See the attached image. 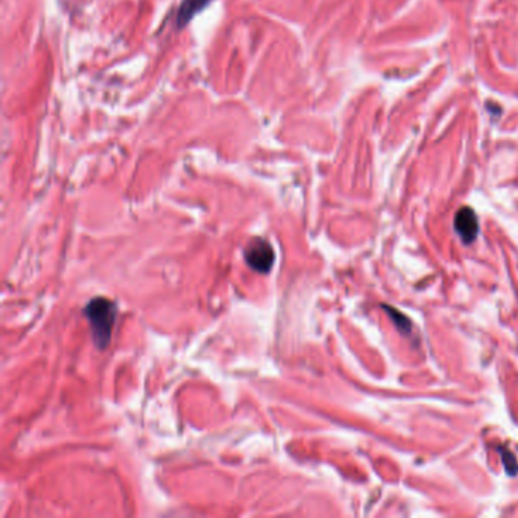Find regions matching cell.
Listing matches in <instances>:
<instances>
[{
  "mask_svg": "<svg viewBox=\"0 0 518 518\" xmlns=\"http://www.w3.org/2000/svg\"><path fill=\"white\" fill-rule=\"evenodd\" d=\"M211 0H183L177 13V26L184 28L196 14L201 13Z\"/></svg>",
  "mask_w": 518,
  "mask_h": 518,
  "instance_id": "cell-4",
  "label": "cell"
},
{
  "mask_svg": "<svg viewBox=\"0 0 518 518\" xmlns=\"http://www.w3.org/2000/svg\"><path fill=\"white\" fill-rule=\"evenodd\" d=\"M455 229L464 243H473L479 236V219L470 207H462L455 216Z\"/></svg>",
  "mask_w": 518,
  "mask_h": 518,
  "instance_id": "cell-3",
  "label": "cell"
},
{
  "mask_svg": "<svg viewBox=\"0 0 518 518\" xmlns=\"http://www.w3.org/2000/svg\"><path fill=\"white\" fill-rule=\"evenodd\" d=\"M500 453H501V456H503V464H505V470L508 471V474L509 476H514V474H517L518 473V464H517V460H515V458H514V455L511 453V451H509V450H500Z\"/></svg>",
  "mask_w": 518,
  "mask_h": 518,
  "instance_id": "cell-6",
  "label": "cell"
},
{
  "mask_svg": "<svg viewBox=\"0 0 518 518\" xmlns=\"http://www.w3.org/2000/svg\"><path fill=\"white\" fill-rule=\"evenodd\" d=\"M245 260L248 265L260 274H268L274 266L275 252L273 245L268 241L256 237L245 248Z\"/></svg>",
  "mask_w": 518,
  "mask_h": 518,
  "instance_id": "cell-2",
  "label": "cell"
},
{
  "mask_svg": "<svg viewBox=\"0 0 518 518\" xmlns=\"http://www.w3.org/2000/svg\"><path fill=\"white\" fill-rule=\"evenodd\" d=\"M385 309L388 310V314L394 319V323H396L397 327L400 328V332H403V333L410 332V324H409V319L406 316H403L401 314H398V310H394V309H389V307H385Z\"/></svg>",
  "mask_w": 518,
  "mask_h": 518,
  "instance_id": "cell-5",
  "label": "cell"
},
{
  "mask_svg": "<svg viewBox=\"0 0 518 518\" xmlns=\"http://www.w3.org/2000/svg\"><path fill=\"white\" fill-rule=\"evenodd\" d=\"M84 316L90 324L95 345L104 350L110 343L118 319V304L113 300L97 297L90 300L84 307Z\"/></svg>",
  "mask_w": 518,
  "mask_h": 518,
  "instance_id": "cell-1",
  "label": "cell"
}]
</instances>
